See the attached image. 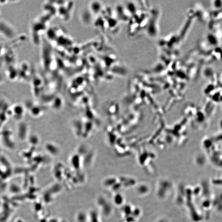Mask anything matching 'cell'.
<instances>
[{"instance_id":"1","label":"cell","mask_w":222,"mask_h":222,"mask_svg":"<svg viewBox=\"0 0 222 222\" xmlns=\"http://www.w3.org/2000/svg\"><path fill=\"white\" fill-rule=\"evenodd\" d=\"M16 32L10 24L4 21H0V35L4 38H12Z\"/></svg>"},{"instance_id":"2","label":"cell","mask_w":222,"mask_h":222,"mask_svg":"<svg viewBox=\"0 0 222 222\" xmlns=\"http://www.w3.org/2000/svg\"><path fill=\"white\" fill-rule=\"evenodd\" d=\"M213 7L216 10H219L222 8V1H214L212 3Z\"/></svg>"}]
</instances>
